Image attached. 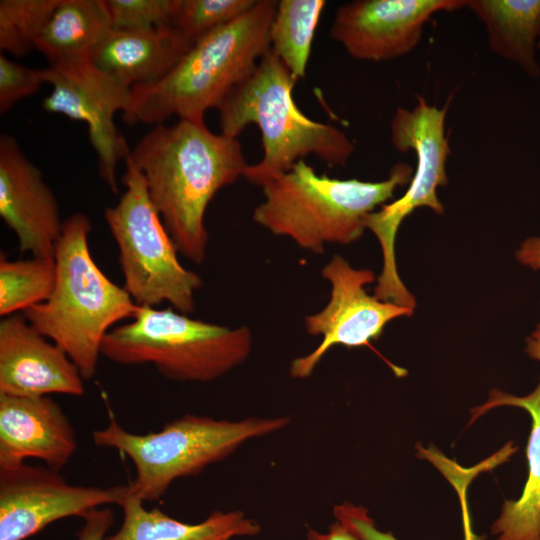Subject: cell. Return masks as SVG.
<instances>
[{"label": "cell", "mask_w": 540, "mask_h": 540, "mask_svg": "<svg viewBox=\"0 0 540 540\" xmlns=\"http://www.w3.org/2000/svg\"><path fill=\"white\" fill-rule=\"evenodd\" d=\"M179 254L201 264L207 253V207L248 166L237 137L212 132L205 121L179 119L143 136L129 155Z\"/></svg>", "instance_id": "1"}, {"label": "cell", "mask_w": 540, "mask_h": 540, "mask_svg": "<svg viewBox=\"0 0 540 540\" xmlns=\"http://www.w3.org/2000/svg\"><path fill=\"white\" fill-rule=\"evenodd\" d=\"M277 3L256 0L235 20L196 40L161 80L132 87L123 121L158 125L172 116L204 121L205 113L218 109L270 49Z\"/></svg>", "instance_id": "2"}, {"label": "cell", "mask_w": 540, "mask_h": 540, "mask_svg": "<svg viewBox=\"0 0 540 540\" xmlns=\"http://www.w3.org/2000/svg\"><path fill=\"white\" fill-rule=\"evenodd\" d=\"M412 175V166L396 163L382 181L337 179L317 174L301 159L261 186L264 200L252 219L301 249L322 254L327 244L357 241L366 229V215L392 199Z\"/></svg>", "instance_id": "3"}, {"label": "cell", "mask_w": 540, "mask_h": 540, "mask_svg": "<svg viewBox=\"0 0 540 540\" xmlns=\"http://www.w3.org/2000/svg\"><path fill=\"white\" fill-rule=\"evenodd\" d=\"M91 222L83 213L64 220L56 244V280L49 298L22 314L43 336L61 347L84 380L94 377L107 333L138 305L95 263L88 243Z\"/></svg>", "instance_id": "4"}, {"label": "cell", "mask_w": 540, "mask_h": 540, "mask_svg": "<svg viewBox=\"0 0 540 540\" xmlns=\"http://www.w3.org/2000/svg\"><path fill=\"white\" fill-rule=\"evenodd\" d=\"M297 81L269 49L218 108L221 133L237 137L249 124L261 132L263 157L248 164L243 175L251 184L264 185L310 154L330 166H343L355 151L341 129L316 122L298 108L292 95Z\"/></svg>", "instance_id": "5"}, {"label": "cell", "mask_w": 540, "mask_h": 540, "mask_svg": "<svg viewBox=\"0 0 540 540\" xmlns=\"http://www.w3.org/2000/svg\"><path fill=\"white\" fill-rule=\"evenodd\" d=\"M290 421L288 416L233 421L186 414L156 432L136 434L110 416L106 427L93 431L92 440L96 446L114 449L133 462L131 493L145 502L159 500L175 480L201 473L245 442L278 432Z\"/></svg>", "instance_id": "6"}, {"label": "cell", "mask_w": 540, "mask_h": 540, "mask_svg": "<svg viewBox=\"0 0 540 540\" xmlns=\"http://www.w3.org/2000/svg\"><path fill=\"white\" fill-rule=\"evenodd\" d=\"M252 344L247 326L229 328L172 307L138 306L129 322L107 333L101 356L121 365L151 364L174 381L210 382L242 364Z\"/></svg>", "instance_id": "7"}, {"label": "cell", "mask_w": 540, "mask_h": 540, "mask_svg": "<svg viewBox=\"0 0 540 540\" xmlns=\"http://www.w3.org/2000/svg\"><path fill=\"white\" fill-rule=\"evenodd\" d=\"M122 178L126 187L104 216L119 250L123 288L138 306L168 302L183 314L195 309L199 274L185 268L178 250L152 203L144 177L130 157Z\"/></svg>", "instance_id": "8"}, {"label": "cell", "mask_w": 540, "mask_h": 540, "mask_svg": "<svg viewBox=\"0 0 540 540\" xmlns=\"http://www.w3.org/2000/svg\"><path fill=\"white\" fill-rule=\"evenodd\" d=\"M446 112V107L429 105L423 97L418 98L412 109H396L390 123L391 143L399 152H415L416 169L400 198L382 205L364 219L365 228L376 236L380 244L383 258L373 295L380 301L413 310L416 299L399 276L395 239L401 223L415 209L428 207L436 214L444 212L437 189L448 183L446 164L451 150L445 132Z\"/></svg>", "instance_id": "9"}, {"label": "cell", "mask_w": 540, "mask_h": 540, "mask_svg": "<svg viewBox=\"0 0 540 540\" xmlns=\"http://www.w3.org/2000/svg\"><path fill=\"white\" fill-rule=\"evenodd\" d=\"M51 92L43 110L83 121L97 158L99 174L111 191L118 193L116 170L131 150L118 130L114 116L130 101L131 88L97 68L90 57L70 59L44 68Z\"/></svg>", "instance_id": "10"}, {"label": "cell", "mask_w": 540, "mask_h": 540, "mask_svg": "<svg viewBox=\"0 0 540 540\" xmlns=\"http://www.w3.org/2000/svg\"><path fill=\"white\" fill-rule=\"evenodd\" d=\"M321 273L330 284V299L321 311L306 316L304 325L309 335L322 336V340L312 352L292 361L289 372L293 378L309 377L333 346L368 345L382 335L390 321L410 317L414 312L369 295L365 286L377 280L374 272L356 269L338 254L331 257Z\"/></svg>", "instance_id": "11"}, {"label": "cell", "mask_w": 540, "mask_h": 540, "mask_svg": "<svg viewBox=\"0 0 540 540\" xmlns=\"http://www.w3.org/2000/svg\"><path fill=\"white\" fill-rule=\"evenodd\" d=\"M130 493L129 484L73 485L47 466L0 468V540H25L57 520L120 506Z\"/></svg>", "instance_id": "12"}, {"label": "cell", "mask_w": 540, "mask_h": 540, "mask_svg": "<svg viewBox=\"0 0 540 540\" xmlns=\"http://www.w3.org/2000/svg\"><path fill=\"white\" fill-rule=\"evenodd\" d=\"M465 4L466 0H355L336 10L329 35L355 59L389 61L419 44L433 15Z\"/></svg>", "instance_id": "13"}, {"label": "cell", "mask_w": 540, "mask_h": 540, "mask_svg": "<svg viewBox=\"0 0 540 540\" xmlns=\"http://www.w3.org/2000/svg\"><path fill=\"white\" fill-rule=\"evenodd\" d=\"M0 216L22 252L54 258L64 224L57 199L41 170L6 133L0 136Z\"/></svg>", "instance_id": "14"}, {"label": "cell", "mask_w": 540, "mask_h": 540, "mask_svg": "<svg viewBox=\"0 0 540 540\" xmlns=\"http://www.w3.org/2000/svg\"><path fill=\"white\" fill-rule=\"evenodd\" d=\"M84 378L57 344L43 336L23 314L0 322V394L40 397L81 396Z\"/></svg>", "instance_id": "15"}, {"label": "cell", "mask_w": 540, "mask_h": 540, "mask_svg": "<svg viewBox=\"0 0 540 540\" xmlns=\"http://www.w3.org/2000/svg\"><path fill=\"white\" fill-rule=\"evenodd\" d=\"M77 448L72 423L49 396L0 394V468L34 458L60 472Z\"/></svg>", "instance_id": "16"}, {"label": "cell", "mask_w": 540, "mask_h": 540, "mask_svg": "<svg viewBox=\"0 0 540 540\" xmlns=\"http://www.w3.org/2000/svg\"><path fill=\"white\" fill-rule=\"evenodd\" d=\"M194 43L173 26L112 28L90 60L114 80L132 88L165 77Z\"/></svg>", "instance_id": "17"}, {"label": "cell", "mask_w": 540, "mask_h": 540, "mask_svg": "<svg viewBox=\"0 0 540 540\" xmlns=\"http://www.w3.org/2000/svg\"><path fill=\"white\" fill-rule=\"evenodd\" d=\"M120 507L122 523L105 540H231L261 532V526L240 510L214 511L205 520L189 524L158 508L146 509L144 501L132 493Z\"/></svg>", "instance_id": "18"}, {"label": "cell", "mask_w": 540, "mask_h": 540, "mask_svg": "<svg viewBox=\"0 0 540 540\" xmlns=\"http://www.w3.org/2000/svg\"><path fill=\"white\" fill-rule=\"evenodd\" d=\"M499 406L525 409L532 423L526 448L528 478L523 492L518 500L504 502L491 533L498 535L497 540H540V380L530 394L522 397L492 390L488 400L473 409L472 421Z\"/></svg>", "instance_id": "19"}, {"label": "cell", "mask_w": 540, "mask_h": 540, "mask_svg": "<svg viewBox=\"0 0 540 540\" xmlns=\"http://www.w3.org/2000/svg\"><path fill=\"white\" fill-rule=\"evenodd\" d=\"M465 7L485 26L488 46L496 55L531 77L540 75V0H466Z\"/></svg>", "instance_id": "20"}, {"label": "cell", "mask_w": 540, "mask_h": 540, "mask_svg": "<svg viewBox=\"0 0 540 540\" xmlns=\"http://www.w3.org/2000/svg\"><path fill=\"white\" fill-rule=\"evenodd\" d=\"M112 28L106 0H60L35 49L49 65L90 57Z\"/></svg>", "instance_id": "21"}, {"label": "cell", "mask_w": 540, "mask_h": 540, "mask_svg": "<svg viewBox=\"0 0 540 540\" xmlns=\"http://www.w3.org/2000/svg\"><path fill=\"white\" fill-rule=\"evenodd\" d=\"M324 0H280L270 27V49L297 79L304 78Z\"/></svg>", "instance_id": "22"}, {"label": "cell", "mask_w": 540, "mask_h": 540, "mask_svg": "<svg viewBox=\"0 0 540 540\" xmlns=\"http://www.w3.org/2000/svg\"><path fill=\"white\" fill-rule=\"evenodd\" d=\"M56 280L54 258L10 260L0 256V315L24 312L46 301Z\"/></svg>", "instance_id": "23"}, {"label": "cell", "mask_w": 540, "mask_h": 540, "mask_svg": "<svg viewBox=\"0 0 540 540\" xmlns=\"http://www.w3.org/2000/svg\"><path fill=\"white\" fill-rule=\"evenodd\" d=\"M60 0H1L0 49L20 57L35 49Z\"/></svg>", "instance_id": "24"}, {"label": "cell", "mask_w": 540, "mask_h": 540, "mask_svg": "<svg viewBox=\"0 0 540 540\" xmlns=\"http://www.w3.org/2000/svg\"><path fill=\"white\" fill-rule=\"evenodd\" d=\"M256 0H179L172 26L193 43L248 11Z\"/></svg>", "instance_id": "25"}, {"label": "cell", "mask_w": 540, "mask_h": 540, "mask_svg": "<svg viewBox=\"0 0 540 540\" xmlns=\"http://www.w3.org/2000/svg\"><path fill=\"white\" fill-rule=\"evenodd\" d=\"M179 0H106L113 28L172 26Z\"/></svg>", "instance_id": "26"}, {"label": "cell", "mask_w": 540, "mask_h": 540, "mask_svg": "<svg viewBox=\"0 0 540 540\" xmlns=\"http://www.w3.org/2000/svg\"><path fill=\"white\" fill-rule=\"evenodd\" d=\"M46 83L45 70L18 63L0 54V113L11 110L20 100L37 93Z\"/></svg>", "instance_id": "27"}, {"label": "cell", "mask_w": 540, "mask_h": 540, "mask_svg": "<svg viewBox=\"0 0 540 540\" xmlns=\"http://www.w3.org/2000/svg\"><path fill=\"white\" fill-rule=\"evenodd\" d=\"M333 515L336 521L358 540H397L392 533L380 531L363 506L345 502L334 506ZM465 540H482V538L475 535L467 525Z\"/></svg>", "instance_id": "28"}, {"label": "cell", "mask_w": 540, "mask_h": 540, "mask_svg": "<svg viewBox=\"0 0 540 540\" xmlns=\"http://www.w3.org/2000/svg\"><path fill=\"white\" fill-rule=\"evenodd\" d=\"M82 518L84 523L77 534V540H105L114 523L113 512L107 507L91 510Z\"/></svg>", "instance_id": "29"}, {"label": "cell", "mask_w": 540, "mask_h": 540, "mask_svg": "<svg viewBox=\"0 0 540 540\" xmlns=\"http://www.w3.org/2000/svg\"><path fill=\"white\" fill-rule=\"evenodd\" d=\"M517 261L535 271H540V236L526 238L515 253Z\"/></svg>", "instance_id": "30"}, {"label": "cell", "mask_w": 540, "mask_h": 540, "mask_svg": "<svg viewBox=\"0 0 540 540\" xmlns=\"http://www.w3.org/2000/svg\"><path fill=\"white\" fill-rule=\"evenodd\" d=\"M306 537L307 540H358L338 521L332 523L325 533L309 528Z\"/></svg>", "instance_id": "31"}, {"label": "cell", "mask_w": 540, "mask_h": 540, "mask_svg": "<svg viewBox=\"0 0 540 540\" xmlns=\"http://www.w3.org/2000/svg\"><path fill=\"white\" fill-rule=\"evenodd\" d=\"M525 351L530 358L540 361V321L526 338Z\"/></svg>", "instance_id": "32"}]
</instances>
